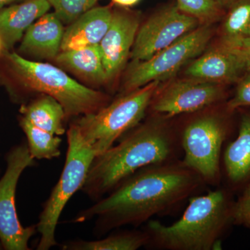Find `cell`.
<instances>
[{"mask_svg": "<svg viewBox=\"0 0 250 250\" xmlns=\"http://www.w3.org/2000/svg\"><path fill=\"white\" fill-rule=\"evenodd\" d=\"M204 184L182 160L153 164L125 179L72 222L85 223L95 218L93 233L102 237L125 225L139 226L190 197Z\"/></svg>", "mask_w": 250, "mask_h": 250, "instance_id": "cell-1", "label": "cell"}, {"mask_svg": "<svg viewBox=\"0 0 250 250\" xmlns=\"http://www.w3.org/2000/svg\"><path fill=\"white\" fill-rule=\"evenodd\" d=\"M156 115L129 130L116 146L95 156L81 189L83 193L98 201L140 169L177 159L179 132L167 123L170 117Z\"/></svg>", "mask_w": 250, "mask_h": 250, "instance_id": "cell-2", "label": "cell"}, {"mask_svg": "<svg viewBox=\"0 0 250 250\" xmlns=\"http://www.w3.org/2000/svg\"><path fill=\"white\" fill-rule=\"evenodd\" d=\"M232 205L228 192L222 189L192 197L176 223L167 226L156 220L148 221L147 247L166 250H218L220 236L231 223Z\"/></svg>", "mask_w": 250, "mask_h": 250, "instance_id": "cell-3", "label": "cell"}, {"mask_svg": "<svg viewBox=\"0 0 250 250\" xmlns=\"http://www.w3.org/2000/svg\"><path fill=\"white\" fill-rule=\"evenodd\" d=\"M6 57L22 90L52 97L62 105L67 119L95 113L109 104L107 95L79 83L61 67L29 60L16 52L7 53Z\"/></svg>", "mask_w": 250, "mask_h": 250, "instance_id": "cell-4", "label": "cell"}, {"mask_svg": "<svg viewBox=\"0 0 250 250\" xmlns=\"http://www.w3.org/2000/svg\"><path fill=\"white\" fill-rule=\"evenodd\" d=\"M160 83L154 81L123 94L98 111L82 116L75 121L96 156L107 150L117 140L140 124Z\"/></svg>", "mask_w": 250, "mask_h": 250, "instance_id": "cell-5", "label": "cell"}, {"mask_svg": "<svg viewBox=\"0 0 250 250\" xmlns=\"http://www.w3.org/2000/svg\"><path fill=\"white\" fill-rule=\"evenodd\" d=\"M67 151L65 165L59 182L42 206L37 231L41 234L38 250H48L57 246L56 229L65 205L75 192L81 190L95 157V151L87 142L75 122L67 131Z\"/></svg>", "mask_w": 250, "mask_h": 250, "instance_id": "cell-6", "label": "cell"}, {"mask_svg": "<svg viewBox=\"0 0 250 250\" xmlns=\"http://www.w3.org/2000/svg\"><path fill=\"white\" fill-rule=\"evenodd\" d=\"M228 133L225 117L213 111L200 113L179 132L182 161L205 184L214 185L220 181V154Z\"/></svg>", "mask_w": 250, "mask_h": 250, "instance_id": "cell-7", "label": "cell"}, {"mask_svg": "<svg viewBox=\"0 0 250 250\" xmlns=\"http://www.w3.org/2000/svg\"><path fill=\"white\" fill-rule=\"evenodd\" d=\"M211 37L210 24H202L150 59L134 62L125 77L121 95L173 76L189 61L202 53Z\"/></svg>", "mask_w": 250, "mask_h": 250, "instance_id": "cell-8", "label": "cell"}, {"mask_svg": "<svg viewBox=\"0 0 250 250\" xmlns=\"http://www.w3.org/2000/svg\"><path fill=\"white\" fill-rule=\"evenodd\" d=\"M6 169L0 179V243L5 250H29V241L37 231V225L23 227L16 208V189L27 167L36 164L27 141L15 146L5 156Z\"/></svg>", "mask_w": 250, "mask_h": 250, "instance_id": "cell-9", "label": "cell"}, {"mask_svg": "<svg viewBox=\"0 0 250 250\" xmlns=\"http://www.w3.org/2000/svg\"><path fill=\"white\" fill-rule=\"evenodd\" d=\"M19 124L27 137L31 155L35 159L51 160L61 154L62 139L67 119L62 105L45 94L22 105Z\"/></svg>", "mask_w": 250, "mask_h": 250, "instance_id": "cell-10", "label": "cell"}, {"mask_svg": "<svg viewBox=\"0 0 250 250\" xmlns=\"http://www.w3.org/2000/svg\"><path fill=\"white\" fill-rule=\"evenodd\" d=\"M200 23L196 18L179 11L176 5L164 8L139 27L130 57L134 62L147 60L195 30Z\"/></svg>", "mask_w": 250, "mask_h": 250, "instance_id": "cell-11", "label": "cell"}, {"mask_svg": "<svg viewBox=\"0 0 250 250\" xmlns=\"http://www.w3.org/2000/svg\"><path fill=\"white\" fill-rule=\"evenodd\" d=\"M224 96L223 85L219 83L192 79L176 81L162 90L159 88L149 109L154 113L174 118L216 104Z\"/></svg>", "mask_w": 250, "mask_h": 250, "instance_id": "cell-12", "label": "cell"}, {"mask_svg": "<svg viewBox=\"0 0 250 250\" xmlns=\"http://www.w3.org/2000/svg\"><path fill=\"white\" fill-rule=\"evenodd\" d=\"M249 69L243 49L221 40L194 60L185 73L192 80L223 85L238 82Z\"/></svg>", "mask_w": 250, "mask_h": 250, "instance_id": "cell-13", "label": "cell"}, {"mask_svg": "<svg viewBox=\"0 0 250 250\" xmlns=\"http://www.w3.org/2000/svg\"><path fill=\"white\" fill-rule=\"evenodd\" d=\"M138 14L116 10L107 32L99 44L107 83L122 71L131 54L138 29L140 27Z\"/></svg>", "mask_w": 250, "mask_h": 250, "instance_id": "cell-14", "label": "cell"}, {"mask_svg": "<svg viewBox=\"0 0 250 250\" xmlns=\"http://www.w3.org/2000/svg\"><path fill=\"white\" fill-rule=\"evenodd\" d=\"M64 32L63 23L55 13H47L28 28L18 54L54 61L60 53Z\"/></svg>", "mask_w": 250, "mask_h": 250, "instance_id": "cell-15", "label": "cell"}, {"mask_svg": "<svg viewBox=\"0 0 250 250\" xmlns=\"http://www.w3.org/2000/svg\"><path fill=\"white\" fill-rule=\"evenodd\" d=\"M113 11L98 6L82 15L65 29L61 51L99 45L111 24Z\"/></svg>", "mask_w": 250, "mask_h": 250, "instance_id": "cell-16", "label": "cell"}, {"mask_svg": "<svg viewBox=\"0 0 250 250\" xmlns=\"http://www.w3.org/2000/svg\"><path fill=\"white\" fill-rule=\"evenodd\" d=\"M47 0H24L0 9V38L6 52L22 39L24 33L51 9Z\"/></svg>", "mask_w": 250, "mask_h": 250, "instance_id": "cell-17", "label": "cell"}, {"mask_svg": "<svg viewBox=\"0 0 250 250\" xmlns=\"http://www.w3.org/2000/svg\"><path fill=\"white\" fill-rule=\"evenodd\" d=\"M54 62L92 87L97 88L107 83L99 45L61 51Z\"/></svg>", "mask_w": 250, "mask_h": 250, "instance_id": "cell-18", "label": "cell"}, {"mask_svg": "<svg viewBox=\"0 0 250 250\" xmlns=\"http://www.w3.org/2000/svg\"><path fill=\"white\" fill-rule=\"evenodd\" d=\"M224 163L233 185L250 182V115L242 116L238 136L225 149Z\"/></svg>", "mask_w": 250, "mask_h": 250, "instance_id": "cell-19", "label": "cell"}, {"mask_svg": "<svg viewBox=\"0 0 250 250\" xmlns=\"http://www.w3.org/2000/svg\"><path fill=\"white\" fill-rule=\"evenodd\" d=\"M149 236L145 231H123L98 241L74 240L62 245V250H136L149 244Z\"/></svg>", "mask_w": 250, "mask_h": 250, "instance_id": "cell-20", "label": "cell"}, {"mask_svg": "<svg viewBox=\"0 0 250 250\" xmlns=\"http://www.w3.org/2000/svg\"><path fill=\"white\" fill-rule=\"evenodd\" d=\"M228 10L223 24L221 40L236 44L250 39V0H238Z\"/></svg>", "mask_w": 250, "mask_h": 250, "instance_id": "cell-21", "label": "cell"}, {"mask_svg": "<svg viewBox=\"0 0 250 250\" xmlns=\"http://www.w3.org/2000/svg\"><path fill=\"white\" fill-rule=\"evenodd\" d=\"M176 6L179 11L196 18L202 24L215 22L223 11L214 0H177Z\"/></svg>", "mask_w": 250, "mask_h": 250, "instance_id": "cell-22", "label": "cell"}, {"mask_svg": "<svg viewBox=\"0 0 250 250\" xmlns=\"http://www.w3.org/2000/svg\"><path fill=\"white\" fill-rule=\"evenodd\" d=\"M63 24H70L95 7L98 0H47Z\"/></svg>", "mask_w": 250, "mask_h": 250, "instance_id": "cell-23", "label": "cell"}, {"mask_svg": "<svg viewBox=\"0 0 250 250\" xmlns=\"http://www.w3.org/2000/svg\"><path fill=\"white\" fill-rule=\"evenodd\" d=\"M231 223L250 228V182L241 197L233 203Z\"/></svg>", "mask_w": 250, "mask_h": 250, "instance_id": "cell-24", "label": "cell"}, {"mask_svg": "<svg viewBox=\"0 0 250 250\" xmlns=\"http://www.w3.org/2000/svg\"><path fill=\"white\" fill-rule=\"evenodd\" d=\"M229 111L234 110L243 106H250V69L238 81L234 97L227 104Z\"/></svg>", "mask_w": 250, "mask_h": 250, "instance_id": "cell-25", "label": "cell"}, {"mask_svg": "<svg viewBox=\"0 0 250 250\" xmlns=\"http://www.w3.org/2000/svg\"><path fill=\"white\" fill-rule=\"evenodd\" d=\"M231 45L238 46V47H241L243 49V52L246 54L250 65V39H245V40L240 41L236 44H231Z\"/></svg>", "mask_w": 250, "mask_h": 250, "instance_id": "cell-26", "label": "cell"}, {"mask_svg": "<svg viewBox=\"0 0 250 250\" xmlns=\"http://www.w3.org/2000/svg\"><path fill=\"white\" fill-rule=\"evenodd\" d=\"M140 0H113V2L122 7H129L139 3Z\"/></svg>", "mask_w": 250, "mask_h": 250, "instance_id": "cell-27", "label": "cell"}, {"mask_svg": "<svg viewBox=\"0 0 250 250\" xmlns=\"http://www.w3.org/2000/svg\"><path fill=\"white\" fill-rule=\"evenodd\" d=\"M216 4L221 8L222 9H229L230 6L238 1V0H214Z\"/></svg>", "mask_w": 250, "mask_h": 250, "instance_id": "cell-28", "label": "cell"}, {"mask_svg": "<svg viewBox=\"0 0 250 250\" xmlns=\"http://www.w3.org/2000/svg\"><path fill=\"white\" fill-rule=\"evenodd\" d=\"M24 0H0V9H2L6 5L16 4Z\"/></svg>", "mask_w": 250, "mask_h": 250, "instance_id": "cell-29", "label": "cell"}, {"mask_svg": "<svg viewBox=\"0 0 250 250\" xmlns=\"http://www.w3.org/2000/svg\"><path fill=\"white\" fill-rule=\"evenodd\" d=\"M4 52H6V51L4 48V45H3L2 41H1V38H0V55Z\"/></svg>", "mask_w": 250, "mask_h": 250, "instance_id": "cell-30", "label": "cell"}, {"mask_svg": "<svg viewBox=\"0 0 250 250\" xmlns=\"http://www.w3.org/2000/svg\"><path fill=\"white\" fill-rule=\"evenodd\" d=\"M3 250L2 246H1V243H0V250Z\"/></svg>", "mask_w": 250, "mask_h": 250, "instance_id": "cell-31", "label": "cell"}]
</instances>
